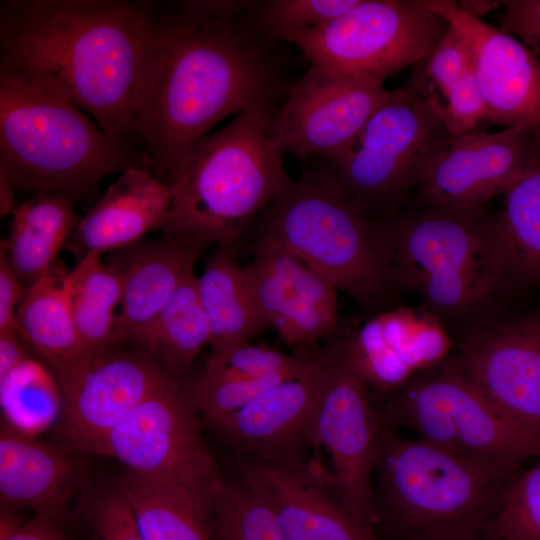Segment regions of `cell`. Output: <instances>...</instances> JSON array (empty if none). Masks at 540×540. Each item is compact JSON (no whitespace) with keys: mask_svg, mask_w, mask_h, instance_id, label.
Instances as JSON below:
<instances>
[{"mask_svg":"<svg viewBox=\"0 0 540 540\" xmlns=\"http://www.w3.org/2000/svg\"><path fill=\"white\" fill-rule=\"evenodd\" d=\"M156 13L143 57L132 131L171 186L189 149L223 118L278 92L276 61L253 25L175 4Z\"/></svg>","mask_w":540,"mask_h":540,"instance_id":"1","label":"cell"},{"mask_svg":"<svg viewBox=\"0 0 540 540\" xmlns=\"http://www.w3.org/2000/svg\"><path fill=\"white\" fill-rule=\"evenodd\" d=\"M152 15L142 1H1L0 67L127 146Z\"/></svg>","mask_w":540,"mask_h":540,"instance_id":"2","label":"cell"},{"mask_svg":"<svg viewBox=\"0 0 540 540\" xmlns=\"http://www.w3.org/2000/svg\"><path fill=\"white\" fill-rule=\"evenodd\" d=\"M519 472L474 464L381 420L371 484L374 531L380 540H479Z\"/></svg>","mask_w":540,"mask_h":540,"instance_id":"3","label":"cell"},{"mask_svg":"<svg viewBox=\"0 0 540 540\" xmlns=\"http://www.w3.org/2000/svg\"><path fill=\"white\" fill-rule=\"evenodd\" d=\"M272 103H257L199 139L170 186L162 236H190L229 250L289 177L270 133Z\"/></svg>","mask_w":540,"mask_h":540,"instance_id":"4","label":"cell"},{"mask_svg":"<svg viewBox=\"0 0 540 540\" xmlns=\"http://www.w3.org/2000/svg\"><path fill=\"white\" fill-rule=\"evenodd\" d=\"M127 148L81 109L0 67V173L15 188L84 198L132 167Z\"/></svg>","mask_w":540,"mask_h":540,"instance_id":"5","label":"cell"},{"mask_svg":"<svg viewBox=\"0 0 540 540\" xmlns=\"http://www.w3.org/2000/svg\"><path fill=\"white\" fill-rule=\"evenodd\" d=\"M259 236L368 308L393 285L378 223L311 170L290 177L259 217Z\"/></svg>","mask_w":540,"mask_h":540,"instance_id":"6","label":"cell"},{"mask_svg":"<svg viewBox=\"0 0 540 540\" xmlns=\"http://www.w3.org/2000/svg\"><path fill=\"white\" fill-rule=\"evenodd\" d=\"M440 104L422 78L391 90L353 144L311 171L366 211H394L451 146Z\"/></svg>","mask_w":540,"mask_h":540,"instance_id":"7","label":"cell"},{"mask_svg":"<svg viewBox=\"0 0 540 540\" xmlns=\"http://www.w3.org/2000/svg\"><path fill=\"white\" fill-rule=\"evenodd\" d=\"M490 216L478 208H424L378 223L393 284L441 317H466L496 290L487 257Z\"/></svg>","mask_w":540,"mask_h":540,"instance_id":"8","label":"cell"},{"mask_svg":"<svg viewBox=\"0 0 540 540\" xmlns=\"http://www.w3.org/2000/svg\"><path fill=\"white\" fill-rule=\"evenodd\" d=\"M383 423L477 465L518 472L540 457V441L505 419L471 383L455 356L380 393Z\"/></svg>","mask_w":540,"mask_h":540,"instance_id":"9","label":"cell"},{"mask_svg":"<svg viewBox=\"0 0 540 540\" xmlns=\"http://www.w3.org/2000/svg\"><path fill=\"white\" fill-rule=\"evenodd\" d=\"M178 371L117 424L94 454L181 491L211 518L224 479L201 434L195 381Z\"/></svg>","mask_w":540,"mask_h":540,"instance_id":"10","label":"cell"},{"mask_svg":"<svg viewBox=\"0 0 540 540\" xmlns=\"http://www.w3.org/2000/svg\"><path fill=\"white\" fill-rule=\"evenodd\" d=\"M448 27L421 0H360L330 23L282 40L297 46L313 66L384 84L428 60Z\"/></svg>","mask_w":540,"mask_h":540,"instance_id":"11","label":"cell"},{"mask_svg":"<svg viewBox=\"0 0 540 540\" xmlns=\"http://www.w3.org/2000/svg\"><path fill=\"white\" fill-rule=\"evenodd\" d=\"M176 371L136 347L118 346L51 370L66 449L94 454L107 434Z\"/></svg>","mask_w":540,"mask_h":540,"instance_id":"12","label":"cell"},{"mask_svg":"<svg viewBox=\"0 0 540 540\" xmlns=\"http://www.w3.org/2000/svg\"><path fill=\"white\" fill-rule=\"evenodd\" d=\"M347 337L307 439L323 446L331 458L333 473L328 482L336 498L358 522L374 531L371 484L381 419L369 386L350 362Z\"/></svg>","mask_w":540,"mask_h":540,"instance_id":"13","label":"cell"},{"mask_svg":"<svg viewBox=\"0 0 540 540\" xmlns=\"http://www.w3.org/2000/svg\"><path fill=\"white\" fill-rule=\"evenodd\" d=\"M390 93L383 83L311 65L275 111L271 137L282 155L337 157Z\"/></svg>","mask_w":540,"mask_h":540,"instance_id":"14","label":"cell"},{"mask_svg":"<svg viewBox=\"0 0 540 540\" xmlns=\"http://www.w3.org/2000/svg\"><path fill=\"white\" fill-rule=\"evenodd\" d=\"M455 357L505 419L540 441V313L473 330Z\"/></svg>","mask_w":540,"mask_h":540,"instance_id":"15","label":"cell"},{"mask_svg":"<svg viewBox=\"0 0 540 540\" xmlns=\"http://www.w3.org/2000/svg\"><path fill=\"white\" fill-rule=\"evenodd\" d=\"M461 35L486 109L484 121L505 128L540 126V58L502 28L463 11L452 0H421Z\"/></svg>","mask_w":540,"mask_h":540,"instance_id":"16","label":"cell"},{"mask_svg":"<svg viewBox=\"0 0 540 540\" xmlns=\"http://www.w3.org/2000/svg\"><path fill=\"white\" fill-rule=\"evenodd\" d=\"M540 126L470 132L450 148L412 194L415 209L478 208L505 191L529 167Z\"/></svg>","mask_w":540,"mask_h":540,"instance_id":"17","label":"cell"},{"mask_svg":"<svg viewBox=\"0 0 540 540\" xmlns=\"http://www.w3.org/2000/svg\"><path fill=\"white\" fill-rule=\"evenodd\" d=\"M343 342L344 337L334 340L315 355L303 374L274 385L213 425L237 449L258 459L283 462L285 452L307 439Z\"/></svg>","mask_w":540,"mask_h":540,"instance_id":"18","label":"cell"},{"mask_svg":"<svg viewBox=\"0 0 540 540\" xmlns=\"http://www.w3.org/2000/svg\"><path fill=\"white\" fill-rule=\"evenodd\" d=\"M452 340L433 312L397 307L347 337L351 364L369 387L391 392L450 355Z\"/></svg>","mask_w":540,"mask_h":540,"instance_id":"19","label":"cell"},{"mask_svg":"<svg viewBox=\"0 0 540 540\" xmlns=\"http://www.w3.org/2000/svg\"><path fill=\"white\" fill-rule=\"evenodd\" d=\"M241 472L271 506L284 540H380L297 465L256 459Z\"/></svg>","mask_w":540,"mask_h":540,"instance_id":"20","label":"cell"},{"mask_svg":"<svg viewBox=\"0 0 540 540\" xmlns=\"http://www.w3.org/2000/svg\"><path fill=\"white\" fill-rule=\"evenodd\" d=\"M210 244L197 237L162 236L115 251L110 263L122 280L115 346L126 342L162 310Z\"/></svg>","mask_w":540,"mask_h":540,"instance_id":"21","label":"cell"},{"mask_svg":"<svg viewBox=\"0 0 540 540\" xmlns=\"http://www.w3.org/2000/svg\"><path fill=\"white\" fill-rule=\"evenodd\" d=\"M172 203L171 187L139 167H129L81 218L66 247L82 259L126 248L160 230Z\"/></svg>","mask_w":540,"mask_h":540,"instance_id":"22","label":"cell"},{"mask_svg":"<svg viewBox=\"0 0 540 540\" xmlns=\"http://www.w3.org/2000/svg\"><path fill=\"white\" fill-rule=\"evenodd\" d=\"M504 195V209L487 226L496 294L540 283V128L529 167Z\"/></svg>","mask_w":540,"mask_h":540,"instance_id":"23","label":"cell"},{"mask_svg":"<svg viewBox=\"0 0 540 540\" xmlns=\"http://www.w3.org/2000/svg\"><path fill=\"white\" fill-rule=\"evenodd\" d=\"M67 449L41 442L19 426H0V499L2 510L30 508L60 513V505L77 475Z\"/></svg>","mask_w":540,"mask_h":540,"instance_id":"24","label":"cell"},{"mask_svg":"<svg viewBox=\"0 0 540 540\" xmlns=\"http://www.w3.org/2000/svg\"><path fill=\"white\" fill-rule=\"evenodd\" d=\"M74 199L60 193H35L12 211L7 238L1 246L24 286L54 271L60 250L81 218Z\"/></svg>","mask_w":540,"mask_h":540,"instance_id":"25","label":"cell"},{"mask_svg":"<svg viewBox=\"0 0 540 540\" xmlns=\"http://www.w3.org/2000/svg\"><path fill=\"white\" fill-rule=\"evenodd\" d=\"M16 329L50 370L90 355L74 324L71 280L62 264L26 287L16 311Z\"/></svg>","mask_w":540,"mask_h":540,"instance_id":"26","label":"cell"},{"mask_svg":"<svg viewBox=\"0 0 540 540\" xmlns=\"http://www.w3.org/2000/svg\"><path fill=\"white\" fill-rule=\"evenodd\" d=\"M199 297L207 316L212 352H220L271 327L258 310L243 268L229 250L220 248L197 277Z\"/></svg>","mask_w":540,"mask_h":540,"instance_id":"27","label":"cell"},{"mask_svg":"<svg viewBox=\"0 0 540 540\" xmlns=\"http://www.w3.org/2000/svg\"><path fill=\"white\" fill-rule=\"evenodd\" d=\"M210 326L191 271L162 310L126 342L166 366L181 370L210 345Z\"/></svg>","mask_w":540,"mask_h":540,"instance_id":"28","label":"cell"},{"mask_svg":"<svg viewBox=\"0 0 540 540\" xmlns=\"http://www.w3.org/2000/svg\"><path fill=\"white\" fill-rule=\"evenodd\" d=\"M71 310L77 333L88 354L115 347L116 308L122 297V280L112 263L88 254L69 271Z\"/></svg>","mask_w":540,"mask_h":540,"instance_id":"29","label":"cell"},{"mask_svg":"<svg viewBox=\"0 0 540 540\" xmlns=\"http://www.w3.org/2000/svg\"><path fill=\"white\" fill-rule=\"evenodd\" d=\"M121 488L145 540H213L210 517L181 491L131 472Z\"/></svg>","mask_w":540,"mask_h":540,"instance_id":"30","label":"cell"},{"mask_svg":"<svg viewBox=\"0 0 540 540\" xmlns=\"http://www.w3.org/2000/svg\"><path fill=\"white\" fill-rule=\"evenodd\" d=\"M210 528L213 540H284L271 506L243 479L223 480Z\"/></svg>","mask_w":540,"mask_h":540,"instance_id":"31","label":"cell"},{"mask_svg":"<svg viewBox=\"0 0 540 540\" xmlns=\"http://www.w3.org/2000/svg\"><path fill=\"white\" fill-rule=\"evenodd\" d=\"M288 379L291 378L245 377L206 362L203 373L194 382L195 405L200 415L215 424L247 406L269 388Z\"/></svg>","mask_w":540,"mask_h":540,"instance_id":"32","label":"cell"},{"mask_svg":"<svg viewBox=\"0 0 540 540\" xmlns=\"http://www.w3.org/2000/svg\"><path fill=\"white\" fill-rule=\"evenodd\" d=\"M360 0H269L257 1L249 11L254 27L266 38L285 36L320 27L342 16Z\"/></svg>","mask_w":540,"mask_h":540,"instance_id":"33","label":"cell"},{"mask_svg":"<svg viewBox=\"0 0 540 540\" xmlns=\"http://www.w3.org/2000/svg\"><path fill=\"white\" fill-rule=\"evenodd\" d=\"M487 534L500 540H540V457L512 480Z\"/></svg>","mask_w":540,"mask_h":540,"instance_id":"34","label":"cell"},{"mask_svg":"<svg viewBox=\"0 0 540 540\" xmlns=\"http://www.w3.org/2000/svg\"><path fill=\"white\" fill-rule=\"evenodd\" d=\"M71 527L80 540H145L121 486L97 496Z\"/></svg>","mask_w":540,"mask_h":540,"instance_id":"35","label":"cell"},{"mask_svg":"<svg viewBox=\"0 0 540 540\" xmlns=\"http://www.w3.org/2000/svg\"><path fill=\"white\" fill-rule=\"evenodd\" d=\"M314 358L315 355L290 356L245 342L220 352H212L207 363L250 378H293L303 374L312 365Z\"/></svg>","mask_w":540,"mask_h":540,"instance_id":"36","label":"cell"},{"mask_svg":"<svg viewBox=\"0 0 540 540\" xmlns=\"http://www.w3.org/2000/svg\"><path fill=\"white\" fill-rule=\"evenodd\" d=\"M439 111L453 139L470 133L486 116L483 98L472 63L461 80L444 96Z\"/></svg>","mask_w":540,"mask_h":540,"instance_id":"37","label":"cell"},{"mask_svg":"<svg viewBox=\"0 0 540 540\" xmlns=\"http://www.w3.org/2000/svg\"><path fill=\"white\" fill-rule=\"evenodd\" d=\"M471 65L470 54L460 33L451 25L427 60L422 79L445 94L463 77Z\"/></svg>","mask_w":540,"mask_h":540,"instance_id":"38","label":"cell"},{"mask_svg":"<svg viewBox=\"0 0 540 540\" xmlns=\"http://www.w3.org/2000/svg\"><path fill=\"white\" fill-rule=\"evenodd\" d=\"M0 540H72V536L60 513H36L21 521L12 511L2 510Z\"/></svg>","mask_w":540,"mask_h":540,"instance_id":"39","label":"cell"},{"mask_svg":"<svg viewBox=\"0 0 540 540\" xmlns=\"http://www.w3.org/2000/svg\"><path fill=\"white\" fill-rule=\"evenodd\" d=\"M501 6V28L517 35L540 58V0H507Z\"/></svg>","mask_w":540,"mask_h":540,"instance_id":"40","label":"cell"},{"mask_svg":"<svg viewBox=\"0 0 540 540\" xmlns=\"http://www.w3.org/2000/svg\"><path fill=\"white\" fill-rule=\"evenodd\" d=\"M25 289L0 248V333L17 331L16 311Z\"/></svg>","mask_w":540,"mask_h":540,"instance_id":"41","label":"cell"},{"mask_svg":"<svg viewBox=\"0 0 540 540\" xmlns=\"http://www.w3.org/2000/svg\"><path fill=\"white\" fill-rule=\"evenodd\" d=\"M257 1H178L184 11L205 17L224 20H236L237 16L249 12Z\"/></svg>","mask_w":540,"mask_h":540,"instance_id":"42","label":"cell"},{"mask_svg":"<svg viewBox=\"0 0 540 540\" xmlns=\"http://www.w3.org/2000/svg\"><path fill=\"white\" fill-rule=\"evenodd\" d=\"M26 347V343L16 330L0 333V379L30 359Z\"/></svg>","mask_w":540,"mask_h":540,"instance_id":"43","label":"cell"},{"mask_svg":"<svg viewBox=\"0 0 540 540\" xmlns=\"http://www.w3.org/2000/svg\"><path fill=\"white\" fill-rule=\"evenodd\" d=\"M14 189L15 187L7 176L0 173V212L2 217L14 210Z\"/></svg>","mask_w":540,"mask_h":540,"instance_id":"44","label":"cell"},{"mask_svg":"<svg viewBox=\"0 0 540 540\" xmlns=\"http://www.w3.org/2000/svg\"><path fill=\"white\" fill-rule=\"evenodd\" d=\"M457 3L463 11L477 18H480L484 13L502 5V1H460Z\"/></svg>","mask_w":540,"mask_h":540,"instance_id":"45","label":"cell"},{"mask_svg":"<svg viewBox=\"0 0 540 540\" xmlns=\"http://www.w3.org/2000/svg\"><path fill=\"white\" fill-rule=\"evenodd\" d=\"M479 540H500V539L486 534L482 538H480Z\"/></svg>","mask_w":540,"mask_h":540,"instance_id":"46","label":"cell"}]
</instances>
